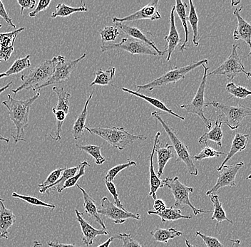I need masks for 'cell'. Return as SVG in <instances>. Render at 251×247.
<instances>
[{
	"label": "cell",
	"mask_w": 251,
	"mask_h": 247,
	"mask_svg": "<svg viewBox=\"0 0 251 247\" xmlns=\"http://www.w3.org/2000/svg\"><path fill=\"white\" fill-rule=\"evenodd\" d=\"M40 96V93H37L35 96L31 97L24 101H19L12 98L10 95H7V99L2 102V104L7 108L9 112V118L13 122L16 127L15 135H12L15 143L20 141H26L25 139V128L27 126L29 122V112L34 101Z\"/></svg>",
	"instance_id": "cell-1"
},
{
	"label": "cell",
	"mask_w": 251,
	"mask_h": 247,
	"mask_svg": "<svg viewBox=\"0 0 251 247\" xmlns=\"http://www.w3.org/2000/svg\"><path fill=\"white\" fill-rule=\"evenodd\" d=\"M84 129L92 135L100 136L111 146L119 149V151H123L126 147L134 143L135 141L145 140L147 139L146 136L136 135L129 134L128 131H126L125 127H85Z\"/></svg>",
	"instance_id": "cell-2"
},
{
	"label": "cell",
	"mask_w": 251,
	"mask_h": 247,
	"mask_svg": "<svg viewBox=\"0 0 251 247\" xmlns=\"http://www.w3.org/2000/svg\"><path fill=\"white\" fill-rule=\"evenodd\" d=\"M160 112H151V116L155 119L158 120L161 123L162 127L164 128L165 132L166 133L171 141L172 143V146L174 151L177 154L176 162H183L186 165L188 173L191 176H197L199 175V171L194 162L193 156L190 155L188 151V148L183 141L180 140L178 135H177L176 130L174 129L171 126H169L167 122L162 119Z\"/></svg>",
	"instance_id": "cell-3"
},
{
	"label": "cell",
	"mask_w": 251,
	"mask_h": 247,
	"mask_svg": "<svg viewBox=\"0 0 251 247\" xmlns=\"http://www.w3.org/2000/svg\"><path fill=\"white\" fill-rule=\"evenodd\" d=\"M54 71V64L52 59L45 61L31 68L29 73L21 76L23 84L16 89L12 90L15 94L23 90H30L35 91L36 89L46 83L52 76Z\"/></svg>",
	"instance_id": "cell-4"
},
{
	"label": "cell",
	"mask_w": 251,
	"mask_h": 247,
	"mask_svg": "<svg viewBox=\"0 0 251 247\" xmlns=\"http://www.w3.org/2000/svg\"><path fill=\"white\" fill-rule=\"evenodd\" d=\"M204 64H208V59H203L199 62H192L185 67L173 68L163 74L162 76H160L159 78L153 80L148 84L136 86V88L138 89V91L136 92L140 93L141 90H153L154 89L164 87V86H167L170 84H175L180 80L185 79L186 74Z\"/></svg>",
	"instance_id": "cell-5"
},
{
	"label": "cell",
	"mask_w": 251,
	"mask_h": 247,
	"mask_svg": "<svg viewBox=\"0 0 251 247\" xmlns=\"http://www.w3.org/2000/svg\"><path fill=\"white\" fill-rule=\"evenodd\" d=\"M162 183L164 187H168L172 191L175 200V207H182L183 205H187L192 209L195 216L199 214L210 213L211 212V210L198 209L193 205L190 201L189 195L194 192V187H187L180 182L178 177H174V178H166V179L163 180Z\"/></svg>",
	"instance_id": "cell-6"
},
{
	"label": "cell",
	"mask_w": 251,
	"mask_h": 247,
	"mask_svg": "<svg viewBox=\"0 0 251 247\" xmlns=\"http://www.w3.org/2000/svg\"><path fill=\"white\" fill-rule=\"evenodd\" d=\"M212 106L217 109L220 114L224 115L225 120L222 123L228 126L232 131L238 129L241 126L243 119L251 115V109L242 104L237 106H229V105L220 104L216 101L205 103V107Z\"/></svg>",
	"instance_id": "cell-7"
},
{
	"label": "cell",
	"mask_w": 251,
	"mask_h": 247,
	"mask_svg": "<svg viewBox=\"0 0 251 247\" xmlns=\"http://www.w3.org/2000/svg\"><path fill=\"white\" fill-rule=\"evenodd\" d=\"M208 64H203L204 69L203 77L201 81L200 85L194 98L192 101L187 104H183L180 106V109H184L190 113L196 114L201 118L205 125V127L208 130H211L212 127V122L213 121L211 118H207L205 115V90L206 87L207 75H208Z\"/></svg>",
	"instance_id": "cell-8"
},
{
	"label": "cell",
	"mask_w": 251,
	"mask_h": 247,
	"mask_svg": "<svg viewBox=\"0 0 251 247\" xmlns=\"http://www.w3.org/2000/svg\"><path fill=\"white\" fill-rule=\"evenodd\" d=\"M86 54H82L75 60H67L64 56H57L53 58L54 71L51 77L45 84L36 89L35 91L53 84H60L70 79L72 71L76 68L78 63L86 57Z\"/></svg>",
	"instance_id": "cell-9"
},
{
	"label": "cell",
	"mask_w": 251,
	"mask_h": 247,
	"mask_svg": "<svg viewBox=\"0 0 251 247\" xmlns=\"http://www.w3.org/2000/svg\"><path fill=\"white\" fill-rule=\"evenodd\" d=\"M238 47H239L238 45H233L231 53L226 60L220 65L218 68H215L209 74L207 75V76L221 75V76H226L227 79L233 81L237 75L240 74V73H244L247 76V79H250L251 73L246 71L242 61L237 52V48Z\"/></svg>",
	"instance_id": "cell-10"
},
{
	"label": "cell",
	"mask_w": 251,
	"mask_h": 247,
	"mask_svg": "<svg viewBox=\"0 0 251 247\" xmlns=\"http://www.w3.org/2000/svg\"><path fill=\"white\" fill-rule=\"evenodd\" d=\"M102 52L113 51V50H124L128 51L131 55L135 54H147V55L156 56L157 53L153 48L132 38H123L119 43L103 44L101 46Z\"/></svg>",
	"instance_id": "cell-11"
},
{
	"label": "cell",
	"mask_w": 251,
	"mask_h": 247,
	"mask_svg": "<svg viewBox=\"0 0 251 247\" xmlns=\"http://www.w3.org/2000/svg\"><path fill=\"white\" fill-rule=\"evenodd\" d=\"M99 215L105 216L112 220L117 225H121L125 223L128 219L139 220L141 215L139 213H133L126 209H120L111 202L106 197L101 199V208L98 209Z\"/></svg>",
	"instance_id": "cell-12"
},
{
	"label": "cell",
	"mask_w": 251,
	"mask_h": 247,
	"mask_svg": "<svg viewBox=\"0 0 251 247\" xmlns=\"http://www.w3.org/2000/svg\"><path fill=\"white\" fill-rule=\"evenodd\" d=\"M244 165L243 162H238L233 165H224L219 170L216 183L205 195L210 196L217 193L220 189L225 187H235V178L240 169Z\"/></svg>",
	"instance_id": "cell-13"
},
{
	"label": "cell",
	"mask_w": 251,
	"mask_h": 247,
	"mask_svg": "<svg viewBox=\"0 0 251 247\" xmlns=\"http://www.w3.org/2000/svg\"><path fill=\"white\" fill-rule=\"evenodd\" d=\"M158 4H159L158 0L151 1L147 5L128 16L122 17V18L113 17V22L125 23L127 22L136 21V20H149L151 21H155V20H160L161 17L158 11Z\"/></svg>",
	"instance_id": "cell-14"
},
{
	"label": "cell",
	"mask_w": 251,
	"mask_h": 247,
	"mask_svg": "<svg viewBox=\"0 0 251 247\" xmlns=\"http://www.w3.org/2000/svg\"><path fill=\"white\" fill-rule=\"evenodd\" d=\"M76 220L79 224L82 232V242L86 247H90L94 245V240L98 236L108 235L109 232L103 229H97L86 221L84 218V215L80 212L78 209H75Z\"/></svg>",
	"instance_id": "cell-15"
},
{
	"label": "cell",
	"mask_w": 251,
	"mask_h": 247,
	"mask_svg": "<svg viewBox=\"0 0 251 247\" xmlns=\"http://www.w3.org/2000/svg\"><path fill=\"white\" fill-rule=\"evenodd\" d=\"M175 6H173L172 10H171L170 18V26H169V33L167 36L164 37L165 42L167 43V48L164 50L165 52L167 53V57L166 61L169 62L172 57V55L176 48L178 46L182 41L180 40L179 34L177 31L176 26L175 23Z\"/></svg>",
	"instance_id": "cell-16"
},
{
	"label": "cell",
	"mask_w": 251,
	"mask_h": 247,
	"mask_svg": "<svg viewBox=\"0 0 251 247\" xmlns=\"http://www.w3.org/2000/svg\"><path fill=\"white\" fill-rule=\"evenodd\" d=\"M114 24H115L116 26L119 27L121 30L123 31L126 34L131 37L133 40H139L140 42H144L146 45L153 48V49L156 51L158 55L164 56V54H166L164 51H160V50L157 48L156 44L149 38L147 35L150 34L151 33L141 32L140 29H138V28L128 26V25L125 24L124 23H114Z\"/></svg>",
	"instance_id": "cell-17"
},
{
	"label": "cell",
	"mask_w": 251,
	"mask_h": 247,
	"mask_svg": "<svg viewBox=\"0 0 251 247\" xmlns=\"http://www.w3.org/2000/svg\"><path fill=\"white\" fill-rule=\"evenodd\" d=\"M242 9L243 7H241L233 11V15L237 17L238 20V25L233 32V39L235 41H244L251 48V24L241 17V12Z\"/></svg>",
	"instance_id": "cell-18"
},
{
	"label": "cell",
	"mask_w": 251,
	"mask_h": 247,
	"mask_svg": "<svg viewBox=\"0 0 251 247\" xmlns=\"http://www.w3.org/2000/svg\"><path fill=\"white\" fill-rule=\"evenodd\" d=\"M4 202V200L0 198V237L7 239L8 231L15 223L16 217L12 209L5 207Z\"/></svg>",
	"instance_id": "cell-19"
},
{
	"label": "cell",
	"mask_w": 251,
	"mask_h": 247,
	"mask_svg": "<svg viewBox=\"0 0 251 247\" xmlns=\"http://www.w3.org/2000/svg\"><path fill=\"white\" fill-rule=\"evenodd\" d=\"M161 135V132H157L155 136L154 142H153V149L150 156V167H149V172H150V192H149V196L152 197L153 200H156V192L158 189L162 188L164 184L162 183V180L157 176L155 173L154 168H153V157H154L155 149L157 143L159 142V137Z\"/></svg>",
	"instance_id": "cell-20"
},
{
	"label": "cell",
	"mask_w": 251,
	"mask_h": 247,
	"mask_svg": "<svg viewBox=\"0 0 251 247\" xmlns=\"http://www.w3.org/2000/svg\"><path fill=\"white\" fill-rule=\"evenodd\" d=\"M157 155L158 161V174L157 176L160 178L164 173L165 167L171 159L174 157V150L172 145L166 144L162 145L158 142L155 149Z\"/></svg>",
	"instance_id": "cell-21"
},
{
	"label": "cell",
	"mask_w": 251,
	"mask_h": 247,
	"mask_svg": "<svg viewBox=\"0 0 251 247\" xmlns=\"http://www.w3.org/2000/svg\"><path fill=\"white\" fill-rule=\"evenodd\" d=\"M222 115L219 112L217 118L216 120V125L214 127L210 130L208 132L205 133L199 139V143L202 147L207 146V142L208 140H212L215 142L221 148L222 147V139L224 134H223L222 129H221V125L222 123Z\"/></svg>",
	"instance_id": "cell-22"
},
{
	"label": "cell",
	"mask_w": 251,
	"mask_h": 247,
	"mask_svg": "<svg viewBox=\"0 0 251 247\" xmlns=\"http://www.w3.org/2000/svg\"><path fill=\"white\" fill-rule=\"evenodd\" d=\"M76 187L82 192L83 199H84V207L85 212L89 217H92L94 221L97 222L100 226L103 228V230H106V225H105L104 221L101 218L98 213V209H97V204L93 198L89 196V194L86 192L84 188L81 186L76 184Z\"/></svg>",
	"instance_id": "cell-23"
},
{
	"label": "cell",
	"mask_w": 251,
	"mask_h": 247,
	"mask_svg": "<svg viewBox=\"0 0 251 247\" xmlns=\"http://www.w3.org/2000/svg\"><path fill=\"white\" fill-rule=\"evenodd\" d=\"M249 135H246V134H241L236 133L234 138H233V142H232L231 147H230V151L227 153L226 157L223 161L222 164L221 166L217 168V171H219L222 167L226 165V162H228L235 155L239 152L243 151V150L246 149L248 143H249Z\"/></svg>",
	"instance_id": "cell-24"
},
{
	"label": "cell",
	"mask_w": 251,
	"mask_h": 247,
	"mask_svg": "<svg viewBox=\"0 0 251 247\" xmlns=\"http://www.w3.org/2000/svg\"><path fill=\"white\" fill-rule=\"evenodd\" d=\"M94 91V90L92 92V93H91L89 98H87V100H86L82 112L78 115L77 118H76V120H75V123H74L72 133L75 140H78V139L81 138L82 135H84V130L86 127L85 124L88 115V105H89V102H90L91 100H92V97H93Z\"/></svg>",
	"instance_id": "cell-25"
},
{
	"label": "cell",
	"mask_w": 251,
	"mask_h": 247,
	"mask_svg": "<svg viewBox=\"0 0 251 247\" xmlns=\"http://www.w3.org/2000/svg\"><path fill=\"white\" fill-rule=\"evenodd\" d=\"M149 215H157L161 217L162 223L166 222H174L179 220H191L193 216L183 215L181 214L180 209H175L174 207L166 208L162 212H156L155 211L149 210Z\"/></svg>",
	"instance_id": "cell-26"
},
{
	"label": "cell",
	"mask_w": 251,
	"mask_h": 247,
	"mask_svg": "<svg viewBox=\"0 0 251 247\" xmlns=\"http://www.w3.org/2000/svg\"><path fill=\"white\" fill-rule=\"evenodd\" d=\"M122 90H123L124 92H125V93H130V94L133 95V96H137L138 98H140L141 99L144 100V101H147L149 104L152 105V106H154V107H156V109H159V110L168 112V113L171 114V115H174V116L176 117V118H179L180 120H185L184 117L176 113V112H173L172 110H171L170 109L166 107V105H165L162 101H159V100L156 99V98L145 96V95L142 94V93H138V92L136 91H133V90L126 89L125 87H122Z\"/></svg>",
	"instance_id": "cell-27"
},
{
	"label": "cell",
	"mask_w": 251,
	"mask_h": 247,
	"mask_svg": "<svg viewBox=\"0 0 251 247\" xmlns=\"http://www.w3.org/2000/svg\"><path fill=\"white\" fill-rule=\"evenodd\" d=\"M186 8H188L187 3L183 2V1H180V0H176V1L175 12H176L177 15L179 17L185 32V40L183 43L182 44L181 46H180V51L187 49L186 46H187L188 36H189L187 23L188 15L187 14H186Z\"/></svg>",
	"instance_id": "cell-28"
},
{
	"label": "cell",
	"mask_w": 251,
	"mask_h": 247,
	"mask_svg": "<svg viewBox=\"0 0 251 247\" xmlns=\"http://www.w3.org/2000/svg\"><path fill=\"white\" fill-rule=\"evenodd\" d=\"M78 170V166L68 168H65L64 171L62 172V176H61L60 178L58 180L57 182L51 184V185L40 188L39 192H40L41 194H45L47 192L50 191V190H54V188H56L58 193H62V188L64 184L65 183L66 181L68 180L72 177L75 176V174L77 173Z\"/></svg>",
	"instance_id": "cell-29"
},
{
	"label": "cell",
	"mask_w": 251,
	"mask_h": 247,
	"mask_svg": "<svg viewBox=\"0 0 251 247\" xmlns=\"http://www.w3.org/2000/svg\"><path fill=\"white\" fill-rule=\"evenodd\" d=\"M183 234L186 233L176 230L174 228H169L168 229L157 228L154 230L151 231V235L152 236L155 242H161L166 245L170 239L176 238Z\"/></svg>",
	"instance_id": "cell-30"
},
{
	"label": "cell",
	"mask_w": 251,
	"mask_h": 247,
	"mask_svg": "<svg viewBox=\"0 0 251 247\" xmlns=\"http://www.w3.org/2000/svg\"><path fill=\"white\" fill-rule=\"evenodd\" d=\"M31 66L30 55H27L24 58H19L14 62L12 67L4 73H0V79L4 77H9L17 73H21L24 70L29 68Z\"/></svg>",
	"instance_id": "cell-31"
},
{
	"label": "cell",
	"mask_w": 251,
	"mask_h": 247,
	"mask_svg": "<svg viewBox=\"0 0 251 247\" xmlns=\"http://www.w3.org/2000/svg\"><path fill=\"white\" fill-rule=\"evenodd\" d=\"M116 68L115 67H110L106 71H103L101 68H99L98 69L94 72L95 79L91 83V87L93 86H107L109 83L112 81L113 78L115 76Z\"/></svg>",
	"instance_id": "cell-32"
},
{
	"label": "cell",
	"mask_w": 251,
	"mask_h": 247,
	"mask_svg": "<svg viewBox=\"0 0 251 247\" xmlns=\"http://www.w3.org/2000/svg\"><path fill=\"white\" fill-rule=\"evenodd\" d=\"M211 198V201L214 206V209H213V216L211 217V220H216V226L218 224L223 223L224 221L228 222L229 223L233 224L232 220H229L227 217L226 213L223 207L222 203L219 200V195L214 194V195H210Z\"/></svg>",
	"instance_id": "cell-33"
},
{
	"label": "cell",
	"mask_w": 251,
	"mask_h": 247,
	"mask_svg": "<svg viewBox=\"0 0 251 247\" xmlns=\"http://www.w3.org/2000/svg\"><path fill=\"white\" fill-rule=\"evenodd\" d=\"M88 12V8L85 4H83L81 1V5L79 7H71L70 6L66 5L63 3H59L56 7V10L53 12L51 15V19H56V17H67L76 12Z\"/></svg>",
	"instance_id": "cell-34"
},
{
	"label": "cell",
	"mask_w": 251,
	"mask_h": 247,
	"mask_svg": "<svg viewBox=\"0 0 251 247\" xmlns=\"http://www.w3.org/2000/svg\"><path fill=\"white\" fill-rule=\"evenodd\" d=\"M52 90L58 96L57 104L53 109L56 111H62L68 115L70 112V93L65 91L62 87L59 88V87H54Z\"/></svg>",
	"instance_id": "cell-35"
},
{
	"label": "cell",
	"mask_w": 251,
	"mask_h": 247,
	"mask_svg": "<svg viewBox=\"0 0 251 247\" xmlns=\"http://www.w3.org/2000/svg\"><path fill=\"white\" fill-rule=\"evenodd\" d=\"M190 12L188 16V20L189 21L191 29L193 31V44L194 46H199V42H200V37L199 35V17L196 13V7L194 6V2L191 0L189 1Z\"/></svg>",
	"instance_id": "cell-36"
},
{
	"label": "cell",
	"mask_w": 251,
	"mask_h": 247,
	"mask_svg": "<svg viewBox=\"0 0 251 247\" xmlns=\"http://www.w3.org/2000/svg\"><path fill=\"white\" fill-rule=\"evenodd\" d=\"M75 146L78 149H79L80 151L85 152L89 156H92L95 159V162L97 165H101L102 164L104 163L105 161H106L105 157L101 156V150L102 145L99 146V145H79V144H76Z\"/></svg>",
	"instance_id": "cell-37"
},
{
	"label": "cell",
	"mask_w": 251,
	"mask_h": 247,
	"mask_svg": "<svg viewBox=\"0 0 251 247\" xmlns=\"http://www.w3.org/2000/svg\"><path fill=\"white\" fill-rule=\"evenodd\" d=\"M226 90L227 93H230V98H237L240 99H244L248 96H251V91L246 87L236 85L235 83L230 82L226 86Z\"/></svg>",
	"instance_id": "cell-38"
},
{
	"label": "cell",
	"mask_w": 251,
	"mask_h": 247,
	"mask_svg": "<svg viewBox=\"0 0 251 247\" xmlns=\"http://www.w3.org/2000/svg\"><path fill=\"white\" fill-rule=\"evenodd\" d=\"M12 198H17V199L26 202V203L31 204V205L47 207L51 209V210H54L55 208H56V206L54 204H49V203L42 201V200L38 199V198H34V197L20 195V194L17 193V192H12Z\"/></svg>",
	"instance_id": "cell-39"
},
{
	"label": "cell",
	"mask_w": 251,
	"mask_h": 247,
	"mask_svg": "<svg viewBox=\"0 0 251 247\" xmlns=\"http://www.w3.org/2000/svg\"><path fill=\"white\" fill-rule=\"evenodd\" d=\"M78 170L77 173L75 174V176L72 177L68 180L66 181L65 183L64 184L62 188V192L63 190L65 189L71 188V187H75V185L77 184L78 180L85 175V170L86 167H90V165L88 163L87 161L84 160L83 162H80L78 165Z\"/></svg>",
	"instance_id": "cell-40"
},
{
	"label": "cell",
	"mask_w": 251,
	"mask_h": 247,
	"mask_svg": "<svg viewBox=\"0 0 251 247\" xmlns=\"http://www.w3.org/2000/svg\"><path fill=\"white\" fill-rule=\"evenodd\" d=\"M25 29V27H22L20 29H16L13 32L3 33V34L0 33V48L14 46L17 35L23 32Z\"/></svg>",
	"instance_id": "cell-41"
},
{
	"label": "cell",
	"mask_w": 251,
	"mask_h": 247,
	"mask_svg": "<svg viewBox=\"0 0 251 247\" xmlns=\"http://www.w3.org/2000/svg\"><path fill=\"white\" fill-rule=\"evenodd\" d=\"M131 166H137V164L134 161L128 159L126 163L120 164V165H117L116 166L113 167L112 168L110 169L109 171H108L107 174L105 176V182H113V180L115 179L116 177H117L119 173H121L122 170Z\"/></svg>",
	"instance_id": "cell-42"
},
{
	"label": "cell",
	"mask_w": 251,
	"mask_h": 247,
	"mask_svg": "<svg viewBox=\"0 0 251 247\" xmlns=\"http://www.w3.org/2000/svg\"><path fill=\"white\" fill-rule=\"evenodd\" d=\"M226 155L225 153L216 151L213 149L211 147L205 146L203 147L202 151L196 155L195 156H193V158L196 161H201L204 159L213 158V157H219L221 156Z\"/></svg>",
	"instance_id": "cell-43"
},
{
	"label": "cell",
	"mask_w": 251,
	"mask_h": 247,
	"mask_svg": "<svg viewBox=\"0 0 251 247\" xmlns=\"http://www.w3.org/2000/svg\"><path fill=\"white\" fill-rule=\"evenodd\" d=\"M100 35L102 41V45L106 42H114L119 35L118 29L114 26H105L102 30L100 31Z\"/></svg>",
	"instance_id": "cell-44"
},
{
	"label": "cell",
	"mask_w": 251,
	"mask_h": 247,
	"mask_svg": "<svg viewBox=\"0 0 251 247\" xmlns=\"http://www.w3.org/2000/svg\"><path fill=\"white\" fill-rule=\"evenodd\" d=\"M64 169H65V168H57L56 169V170H53V171L49 175V176L47 177L46 180L44 181L42 184H38V187H40V188H42V187L51 185V184L57 182L58 180H59L61 176H62V172L64 171Z\"/></svg>",
	"instance_id": "cell-45"
},
{
	"label": "cell",
	"mask_w": 251,
	"mask_h": 247,
	"mask_svg": "<svg viewBox=\"0 0 251 247\" xmlns=\"http://www.w3.org/2000/svg\"><path fill=\"white\" fill-rule=\"evenodd\" d=\"M114 239H118L122 241L124 247H143L142 245L139 244L137 241L135 240L129 234H126V233L119 234L114 237Z\"/></svg>",
	"instance_id": "cell-46"
},
{
	"label": "cell",
	"mask_w": 251,
	"mask_h": 247,
	"mask_svg": "<svg viewBox=\"0 0 251 247\" xmlns=\"http://www.w3.org/2000/svg\"><path fill=\"white\" fill-rule=\"evenodd\" d=\"M196 237H200L207 247H224L223 244H221L219 239L216 237L205 235L200 231H196Z\"/></svg>",
	"instance_id": "cell-47"
},
{
	"label": "cell",
	"mask_w": 251,
	"mask_h": 247,
	"mask_svg": "<svg viewBox=\"0 0 251 247\" xmlns=\"http://www.w3.org/2000/svg\"><path fill=\"white\" fill-rule=\"evenodd\" d=\"M105 184H106V187H107V190H109V192L114 198V204L120 209H126L123 204H122V202L119 199V194L117 193V187H116L115 184L113 183L112 182H105Z\"/></svg>",
	"instance_id": "cell-48"
},
{
	"label": "cell",
	"mask_w": 251,
	"mask_h": 247,
	"mask_svg": "<svg viewBox=\"0 0 251 247\" xmlns=\"http://www.w3.org/2000/svg\"><path fill=\"white\" fill-rule=\"evenodd\" d=\"M51 0H39L37 7L34 11L29 13V16L31 17H35L42 11L45 10L48 8L50 4H51Z\"/></svg>",
	"instance_id": "cell-49"
},
{
	"label": "cell",
	"mask_w": 251,
	"mask_h": 247,
	"mask_svg": "<svg viewBox=\"0 0 251 247\" xmlns=\"http://www.w3.org/2000/svg\"><path fill=\"white\" fill-rule=\"evenodd\" d=\"M14 51H15L14 46L0 48V63L9 60Z\"/></svg>",
	"instance_id": "cell-50"
},
{
	"label": "cell",
	"mask_w": 251,
	"mask_h": 247,
	"mask_svg": "<svg viewBox=\"0 0 251 247\" xmlns=\"http://www.w3.org/2000/svg\"><path fill=\"white\" fill-rule=\"evenodd\" d=\"M0 17H1L3 20H5L8 25L12 26L14 29H16V25L14 24L12 19H11L10 17L8 15L7 10H6L5 7H4V4H3L1 1H0Z\"/></svg>",
	"instance_id": "cell-51"
},
{
	"label": "cell",
	"mask_w": 251,
	"mask_h": 247,
	"mask_svg": "<svg viewBox=\"0 0 251 247\" xmlns=\"http://www.w3.org/2000/svg\"><path fill=\"white\" fill-rule=\"evenodd\" d=\"M17 3L21 7V15H23L24 10L25 9H33L35 6V0H17Z\"/></svg>",
	"instance_id": "cell-52"
},
{
	"label": "cell",
	"mask_w": 251,
	"mask_h": 247,
	"mask_svg": "<svg viewBox=\"0 0 251 247\" xmlns=\"http://www.w3.org/2000/svg\"><path fill=\"white\" fill-rule=\"evenodd\" d=\"M153 208H154L155 212H162L165 209H166V204H165L164 202L161 199H156L154 200V203H153Z\"/></svg>",
	"instance_id": "cell-53"
},
{
	"label": "cell",
	"mask_w": 251,
	"mask_h": 247,
	"mask_svg": "<svg viewBox=\"0 0 251 247\" xmlns=\"http://www.w3.org/2000/svg\"><path fill=\"white\" fill-rule=\"evenodd\" d=\"M47 245L50 247H80L76 246L74 244H62L59 243L58 241L55 242H47Z\"/></svg>",
	"instance_id": "cell-54"
},
{
	"label": "cell",
	"mask_w": 251,
	"mask_h": 247,
	"mask_svg": "<svg viewBox=\"0 0 251 247\" xmlns=\"http://www.w3.org/2000/svg\"><path fill=\"white\" fill-rule=\"evenodd\" d=\"M114 239V237H110L109 239H108L106 242H103V244H101V245H99L97 247H109L110 245H111V242H113V240Z\"/></svg>",
	"instance_id": "cell-55"
},
{
	"label": "cell",
	"mask_w": 251,
	"mask_h": 247,
	"mask_svg": "<svg viewBox=\"0 0 251 247\" xmlns=\"http://www.w3.org/2000/svg\"><path fill=\"white\" fill-rule=\"evenodd\" d=\"M12 84H13V81H11V82H9V84H7V85L4 86V87H1V88H0V95H1V93H3V92L5 91V90H7V89H9V87H10L12 85Z\"/></svg>",
	"instance_id": "cell-56"
},
{
	"label": "cell",
	"mask_w": 251,
	"mask_h": 247,
	"mask_svg": "<svg viewBox=\"0 0 251 247\" xmlns=\"http://www.w3.org/2000/svg\"><path fill=\"white\" fill-rule=\"evenodd\" d=\"M232 243H233V247H241V241L239 239H231Z\"/></svg>",
	"instance_id": "cell-57"
},
{
	"label": "cell",
	"mask_w": 251,
	"mask_h": 247,
	"mask_svg": "<svg viewBox=\"0 0 251 247\" xmlns=\"http://www.w3.org/2000/svg\"><path fill=\"white\" fill-rule=\"evenodd\" d=\"M42 246V244L38 241L35 240L33 242V245L31 247H40Z\"/></svg>",
	"instance_id": "cell-58"
},
{
	"label": "cell",
	"mask_w": 251,
	"mask_h": 247,
	"mask_svg": "<svg viewBox=\"0 0 251 247\" xmlns=\"http://www.w3.org/2000/svg\"><path fill=\"white\" fill-rule=\"evenodd\" d=\"M0 141H4L5 142V143H9V139L4 137V136L1 135V134H0Z\"/></svg>",
	"instance_id": "cell-59"
},
{
	"label": "cell",
	"mask_w": 251,
	"mask_h": 247,
	"mask_svg": "<svg viewBox=\"0 0 251 247\" xmlns=\"http://www.w3.org/2000/svg\"><path fill=\"white\" fill-rule=\"evenodd\" d=\"M185 242H186V247H194V246H193V245H191V244H190V242H188L187 239H186V240H185Z\"/></svg>",
	"instance_id": "cell-60"
},
{
	"label": "cell",
	"mask_w": 251,
	"mask_h": 247,
	"mask_svg": "<svg viewBox=\"0 0 251 247\" xmlns=\"http://www.w3.org/2000/svg\"><path fill=\"white\" fill-rule=\"evenodd\" d=\"M240 2H241V1H236V2H235V1H232L231 4L232 6H236L237 4H239Z\"/></svg>",
	"instance_id": "cell-61"
},
{
	"label": "cell",
	"mask_w": 251,
	"mask_h": 247,
	"mask_svg": "<svg viewBox=\"0 0 251 247\" xmlns=\"http://www.w3.org/2000/svg\"><path fill=\"white\" fill-rule=\"evenodd\" d=\"M1 27H2V25L0 24V29H1Z\"/></svg>",
	"instance_id": "cell-62"
}]
</instances>
